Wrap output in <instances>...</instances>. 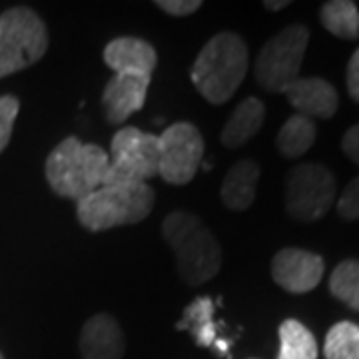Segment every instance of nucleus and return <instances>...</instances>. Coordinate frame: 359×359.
<instances>
[{
	"label": "nucleus",
	"mask_w": 359,
	"mask_h": 359,
	"mask_svg": "<svg viewBox=\"0 0 359 359\" xmlns=\"http://www.w3.org/2000/svg\"><path fill=\"white\" fill-rule=\"evenodd\" d=\"M162 236L176 256L180 278L188 285H202L218 276L222 248L216 236L190 212H172L162 222Z\"/></svg>",
	"instance_id": "f257e3e1"
},
{
	"label": "nucleus",
	"mask_w": 359,
	"mask_h": 359,
	"mask_svg": "<svg viewBox=\"0 0 359 359\" xmlns=\"http://www.w3.org/2000/svg\"><path fill=\"white\" fill-rule=\"evenodd\" d=\"M248 72V46L233 32H219L205 42L192 66L196 90L210 104H226L244 82Z\"/></svg>",
	"instance_id": "f03ea898"
},
{
	"label": "nucleus",
	"mask_w": 359,
	"mask_h": 359,
	"mask_svg": "<svg viewBox=\"0 0 359 359\" xmlns=\"http://www.w3.org/2000/svg\"><path fill=\"white\" fill-rule=\"evenodd\" d=\"M108 166L110 156L100 146L68 136L48 156L46 180L52 192L78 202L102 186Z\"/></svg>",
	"instance_id": "7ed1b4c3"
},
{
	"label": "nucleus",
	"mask_w": 359,
	"mask_h": 359,
	"mask_svg": "<svg viewBox=\"0 0 359 359\" xmlns=\"http://www.w3.org/2000/svg\"><path fill=\"white\" fill-rule=\"evenodd\" d=\"M154 198L150 184H104L78 200L76 218L88 231L138 224L150 216Z\"/></svg>",
	"instance_id": "20e7f679"
},
{
	"label": "nucleus",
	"mask_w": 359,
	"mask_h": 359,
	"mask_svg": "<svg viewBox=\"0 0 359 359\" xmlns=\"http://www.w3.org/2000/svg\"><path fill=\"white\" fill-rule=\"evenodd\" d=\"M48 48V30L32 8L14 6L0 14V78L36 65Z\"/></svg>",
	"instance_id": "39448f33"
},
{
	"label": "nucleus",
	"mask_w": 359,
	"mask_h": 359,
	"mask_svg": "<svg viewBox=\"0 0 359 359\" xmlns=\"http://www.w3.org/2000/svg\"><path fill=\"white\" fill-rule=\"evenodd\" d=\"M110 166L104 184H146L160 174L158 134L126 126L118 130L110 144Z\"/></svg>",
	"instance_id": "423d86ee"
},
{
	"label": "nucleus",
	"mask_w": 359,
	"mask_h": 359,
	"mask_svg": "<svg viewBox=\"0 0 359 359\" xmlns=\"http://www.w3.org/2000/svg\"><path fill=\"white\" fill-rule=\"evenodd\" d=\"M309 30L292 25L268 40L256 60V82L266 92H283L299 78V68L308 50Z\"/></svg>",
	"instance_id": "0eeeda50"
},
{
	"label": "nucleus",
	"mask_w": 359,
	"mask_h": 359,
	"mask_svg": "<svg viewBox=\"0 0 359 359\" xmlns=\"http://www.w3.org/2000/svg\"><path fill=\"white\" fill-rule=\"evenodd\" d=\"M335 202L334 174L321 164H299L285 178V210L297 222H318Z\"/></svg>",
	"instance_id": "6e6552de"
},
{
	"label": "nucleus",
	"mask_w": 359,
	"mask_h": 359,
	"mask_svg": "<svg viewBox=\"0 0 359 359\" xmlns=\"http://www.w3.org/2000/svg\"><path fill=\"white\" fill-rule=\"evenodd\" d=\"M160 174L172 186L190 184L202 164L204 138L190 122H176L160 136Z\"/></svg>",
	"instance_id": "1a4fd4ad"
},
{
	"label": "nucleus",
	"mask_w": 359,
	"mask_h": 359,
	"mask_svg": "<svg viewBox=\"0 0 359 359\" xmlns=\"http://www.w3.org/2000/svg\"><path fill=\"white\" fill-rule=\"evenodd\" d=\"M323 257L302 248H283L271 259L273 282L295 295L316 290L323 280Z\"/></svg>",
	"instance_id": "9d476101"
},
{
	"label": "nucleus",
	"mask_w": 359,
	"mask_h": 359,
	"mask_svg": "<svg viewBox=\"0 0 359 359\" xmlns=\"http://www.w3.org/2000/svg\"><path fill=\"white\" fill-rule=\"evenodd\" d=\"M150 80L152 76L114 74L102 92L104 118L110 124H124L146 102Z\"/></svg>",
	"instance_id": "9b49d317"
},
{
	"label": "nucleus",
	"mask_w": 359,
	"mask_h": 359,
	"mask_svg": "<svg viewBox=\"0 0 359 359\" xmlns=\"http://www.w3.org/2000/svg\"><path fill=\"white\" fill-rule=\"evenodd\" d=\"M287 102L292 104L295 114L306 118H320L330 120L339 108V96L337 90L323 78L309 76L297 78L287 88L283 90Z\"/></svg>",
	"instance_id": "f8f14e48"
},
{
	"label": "nucleus",
	"mask_w": 359,
	"mask_h": 359,
	"mask_svg": "<svg viewBox=\"0 0 359 359\" xmlns=\"http://www.w3.org/2000/svg\"><path fill=\"white\" fill-rule=\"evenodd\" d=\"M78 347L82 359H122L126 339L116 318L110 313H96L82 325Z\"/></svg>",
	"instance_id": "ddd939ff"
},
{
	"label": "nucleus",
	"mask_w": 359,
	"mask_h": 359,
	"mask_svg": "<svg viewBox=\"0 0 359 359\" xmlns=\"http://www.w3.org/2000/svg\"><path fill=\"white\" fill-rule=\"evenodd\" d=\"M104 62L114 74H138L152 76L158 54L150 42L134 36H120L110 40L104 48Z\"/></svg>",
	"instance_id": "4468645a"
},
{
	"label": "nucleus",
	"mask_w": 359,
	"mask_h": 359,
	"mask_svg": "<svg viewBox=\"0 0 359 359\" xmlns=\"http://www.w3.org/2000/svg\"><path fill=\"white\" fill-rule=\"evenodd\" d=\"M262 170L254 160H240L228 170L222 182V202L231 212H244L256 200L257 180Z\"/></svg>",
	"instance_id": "2eb2a0df"
},
{
	"label": "nucleus",
	"mask_w": 359,
	"mask_h": 359,
	"mask_svg": "<svg viewBox=\"0 0 359 359\" xmlns=\"http://www.w3.org/2000/svg\"><path fill=\"white\" fill-rule=\"evenodd\" d=\"M264 118H266V108H264L262 100H257L254 96H248L245 100L236 106V110L231 112L228 122L224 124L222 134H219V142L226 148L244 146L264 126Z\"/></svg>",
	"instance_id": "dca6fc26"
},
{
	"label": "nucleus",
	"mask_w": 359,
	"mask_h": 359,
	"mask_svg": "<svg viewBox=\"0 0 359 359\" xmlns=\"http://www.w3.org/2000/svg\"><path fill=\"white\" fill-rule=\"evenodd\" d=\"M316 136H318L316 122L306 116L294 114L283 122V126L276 136V146L283 158L295 160V158L306 154L313 146Z\"/></svg>",
	"instance_id": "f3484780"
},
{
	"label": "nucleus",
	"mask_w": 359,
	"mask_h": 359,
	"mask_svg": "<svg viewBox=\"0 0 359 359\" xmlns=\"http://www.w3.org/2000/svg\"><path fill=\"white\" fill-rule=\"evenodd\" d=\"M176 330H188L196 346L212 347L216 341V323H214V302L212 297H198L184 309L182 320L176 323Z\"/></svg>",
	"instance_id": "a211bd4d"
},
{
	"label": "nucleus",
	"mask_w": 359,
	"mask_h": 359,
	"mask_svg": "<svg viewBox=\"0 0 359 359\" xmlns=\"http://www.w3.org/2000/svg\"><path fill=\"white\" fill-rule=\"evenodd\" d=\"M321 25L341 40L359 39V8L351 0H330L321 6Z\"/></svg>",
	"instance_id": "6ab92c4d"
},
{
	"label": "nucleus",
	"mask_w": 359,
	"mask_h": 359,
	"mask_svg": "<svg viewBox=\"0 0 359 359\" xmlns=\"http://www.w3.org/2000/svg\"><path fill=\"white\" fill-rule=\"evenodd\" d=\"M278 359H318V341L302 321L285 320L280 325Z\"/></svg>",
	"instance_id": "aec40b11"
},
{
	"label": "nucleus",
	"mask_w": 359,
	"mask_h": 359,
	"mask_svg": "<svg viewBox=\"0 0 359 359\" xmlns=\"http://www.w3.org/2000/svg\"><path fill=\"white\" fill-rule=\"evenodd\" d=\"M330 292L347 308L359 311V259H344L330 276Z\"/></svg>",
	"instance_id": "412c9836"
},
{
	"label": "nucleus",
	"mask_w": 359,
	"mask_h": 359,
	"mask_svg": "<svg viewBox=\"0 0 359 359\" xmlns=\"http://www.w3.org/2000/svg\"><path fill=\"white\" fill-rule=\"evenodd\" d=\"M325 359H359V325L339 321L325 335Z\"/></svg>",
	"instance_id": "4be33fe9"
},
{
	"label": "nucleus",
	"mask_w": 359,
	"mask_h": 359,
	"mask_svg": "<svg viewBox=\"0 0 359 359\" xmlns=\"http://www.w3.org/2000/svg\"><path fill=\"white\" fill-rule=\"evenodd\" d=\"M18 110L20 102L14 96H0V152H4V148L11 142Z\"/></svg>",
	"instance_id": "5701e85b"
},
{
	"label": "nucleus",
	"mask_w": 359,
	"mask_h": 359,
	"mask_svg": "<svg viewBox=\"0 0 359 359\" xmlns=\"http://www.w3.org/2000/svg\"><path fill=\"white\" fill-rule=\"evenodd\" d=\"M337 214L344 219H359V176L346 186L344 194L337 200Z\"/></svg>",
	"instance_id": "b1692460"
},
{
	"label": "nucleus",
	"mask_w": 359,
	"mask_h": 359,
	"mask_svg": "<svg viewBox=\"0 0 359 359\" xmlns=\"http://www.w3.org/2000/svg\"><path fill=\"white\" fill-rule=\"evenodd\" d=\"M156 6L172 16H190L198 8H202V2L200 0H158Z\"/></svg>",
	"instance_id": "393cba45"
},
{
	"label": "nucleus",
	"mask_w": 359,
	"mask_h": 359,
	"mask_svg": "<svg viewBox=\"0 0 359 359\" xmlns=\"http://www.w3.org/2000/svg\"><path fill=\"white\" fill-rule=\"evenodd\" d=\"M341 150H344V154L351 162H355L359 166V124L351 126L344 134V138H341Z\"/></svg>",
	"instance_id": "a878e982"
},
{
	"label": "nucleus",
	"mask_w": 359,
	"mask_h": 359,
	"mask_svg": "<svg viewBox=\"0 0 359 359\" xmlns=\"http://www.w3.org/2000/svg\"><path fill=\"white\" fill-rule=\"evenodd\" d=\"M347 92L359 104V48L353 52L347 65Z\"/></svg>",
	"instance_id": "bb28decb"
},
{
	"label": "nucleus",
	"mask_w": 359,
	"mask_h": 359,
	"mask_svg": "<svg viewBox=\"0 0 359 359\" xmlns=\"http://www.w3.org/2000/svg\"><path fill=\"white\" fill-rule=\"evenodd\" d=\"M264 6L268 8V11H282L285 6H290V0H278V2H273V0H266L264 2Z\"/></svg>",
	"instance_id": "cd10ccee"
},
{
	"label": "nucleus",
	"mask_w": 359,
	"mask_h": 359,
	"mask_svg": "<svg viewBox=\"0 0 359 359\" xmlns=\"http://www.w3.org/2000/svg\"><path fill=\"white\" fill-rule=\"evenodd\" d=\"M212 347H214L218 353H228V347H230V344H228V341H224V339H216Z\"/></svg>",
	"instance_id": "c85d7f7f"
},
{
	"label": "nucleus",
	"mask_w": 359,
	"mask_h": 359,
	"mask_svg": "<svg viewBox=\"0 0 359 359\" xmlns=\"http://www.w3.org/2000/svg\"><path fill=\"white\" fill-rule=\"evenodd\" d=\"M0 359H4V358H2V353H0Z\"/></svg>",
	"instance_id": "c756f323"
}]
</instances>
